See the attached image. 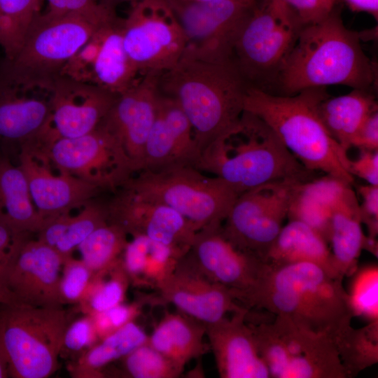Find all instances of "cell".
I'll use <instances>...</instances> for the list:
<instances>
[{"mask_svg": "<svg viewBox=\"0 0 378 378\" xmlns=\"http://www.w3.org/2000/svg\"><path fill=\"white\" fill-rule=\"evenodd\" d=\"M342 280L313 263L267 265L258 285L241 303L247 309L261 308L286 316L334 341L354 317Z\"/></svg>", "mask_w": 378, "mask_h": 378, "instance_id": "cell-1", "label": "cell"}, {"mask_svg": "<svg viewBox=\"0 0 378 378\" xmlns=\"http://www.w3.org/2000/svg\"><path fill=\"white\" fill-rule=\"evenodd\" d=\"M248 87L233 57L189 52L159 78L160 93L173 98L188 117L200 155L239 118Z\"/></svg>", "mask_w": 378, "mask_h": 378, "instance_id": "cell-2", "label": "cell"}, {"mask_svg": "<svg viewBox=\"0 0 378 378\" xmlns=\"http://www.w3.org/2000/svg\"><path fill=\"white\" fill-rule=\"evenodd\" d=\"M194 167L221 178L239 195L267 183L314 178L263 120L244 110L201 152Z\"/></svg>", "mask_w": 378, "mask_h": 378, "instance_id": "cell-3", "label": "cell"}, {"mask_svg": "<svg viewBox=\"0 0 378 378\" xmlns=\"http://www.w3.org/2000/svg\"><path fill=\"white\" fill-rule=\"evenodd\" d=\"M360 39L335 8L321 20L303 25L276 76L284 95L330 85L370 90L375 68Z\"/></svg>", "mask_w": 378, "mask_h": 378, "instance_id": "cell-4", "label": "cell"}, {"mask_svg": "<svg viewBox=\"0 0 378 378\" xmlns=\"http://www.w3.org/2000/svg\"><path fill=\"white\" fill-rule=\"evenodd\" d=\"M325 88H309L293 95H276L248 87L244 110L263 120L289 152L308 170L321 172L349 184L347 152L332 138L318 112Z\"/></svg>", "mask_w": 378, "mask_h": 378, "instance_id": "cell-5", "label": "cell"}, {"mask_svg": "<svg viewBox=\"0 0 378 378\" xmlns=\"http://www.w3.org/2000/svg\"><path fill=\"white\" fill-rule=\"evenodd\" d=\"M68 326L63 307L0 304V344L9 377L47 378L57 369Z\"/></svg>", "mask_w": 378, "mask_h": 378, "instance_id": "cell-6", "label": "cell"}, {"mask_svg": "<svg viewBox=\"0 0 378 378\" xmlns=\"http://www.w3.org/2000/svg\"><path fill=\"white\" fill-rule=\"evenodd\" d=\"M121 187L174 209L197 229L223 223L239 195L223 180L192 166L140 171Z\"/></svg>", "mask_w": 378, "mask_h": 378, "instance_id": "cell-7", "label": "cell"}, {"mask_svg": "<svg viewBox=\"0 0 378 378\" xmlns=\"http://www.w3.org/2000/svg\"><path fill=\"white\" fill-rule=\"evenodd\" d=\"M260 356L273 378H348L333 341L286 316L272 321L246 316Z\"/></svg>", "mask_w": 378, "mask_h": 378, "instance_id": "cell-8", "label": "cell"}, {"mask_svg": "<svg viewBox=\"0 0 378 378\" xmlns=\"http://www.w3.org/2000/svg\"><path fill=\"white\" fill-rule=\"evenodd\" d=\"M109 20L99 21L80 13H40L18 53L10 60L1 59L0 68L15 77L52 82L96 30Z\"/></svg>", "mask_w": 378, "mask_h": 378, "instance_id": "cell-9", "label": "cell"}, {"mask_svg": "<svg viewBox=\"0 0 378 378\" xmlns=\"http://www.w3.org/2000/svg\"><path fill=\"white\" fill-rule=\"evenodd\" d=\"M303 24L277 0L255 3L241 23L234 39L232 57L250 87L276 77Z\"/></svg>", "mask_w": 378, "mask_h": 378, "instance_id": "cell-10", "label": "cell"}, {"mask_svg": "<svg viewBox=\"0 0 378 378\" xmlns=\"http://www.w3.org/2000/svg\"><path fill=\"white\" fill-rule=\"evenodd\" d=\"M40 148L30 151L43 163L51 162L60 173L99 189L122 187L136 173L118 139L102 122L86 134L59 139Z\"/></svg>", "mask_w": 378, "mask_h": 378, "instance_id": "cell-11", "label": "cell"}, {"mask_svg": "<svg viewBox=\"0 0 378 378\" xmlns=\"http://www.w3.org/2000/svg\"><path fill=\"white\" fill-rule=\"evenodd\" d=\"M125 49L141 75L161 74L179 61L186 48L181 25L167 0H138L122 19Z\"/></svg>", "mask_w": 378, "mask_h": 378, "instance_id": "cell-12", "label": "cell"}, {"mask_svg": "<svg viewBox=\"0 0 378 378\" xmlns=\"http://www.w3.org/2000/svg\"><path fill=\"white\" fill-rule=\"evenodd\" d=\"M298 183H270L239 195L222 223L224 236L237 248L264 261L288 217Z\"/></svg>", "mask_w": 378, "mask_h": 378, "instance_id": "cell-13", "label": "cell"}, {"mask_svg": "<svg viewBox=\"0 0 378 378\" xmlns=\"http://www.w3.org/2000/svg\"><path fill=\"white\" fill-rule=\"evenodd\" d=\"M183 30L184 52L232 57L237 31L255 4L239 0H167Z\"/></svg>", "mask_w": 378, "mask_h": 378, "instance_id": "cell-14", "label": "cell"}, {"mask_svg": "<svg viewBox=\"0 0 378 378\" xmlns=\"http://www.w3.org/2000/svg\"><path fill=\"white\" fill-rule=\"evenodd\" d=\"M118 96L97 85L58 76L53 83L48 118L31 146L40 148L59 139L92 132L106 117Z\"/></svg>", "mask_w": 378, "mask_h": 378, "instance_id": "cell-15", "label": "cell"}, {"mask_svg": "<svg viewBox=\"0 0 378 378\" xmlns=\"http://www.w3.org/2000/svg\"><path fill=\"white\" fill-rule=\"evenodd\" d=\"M221 226L212 224L199 230L182 259L208 279L230 290L239 302L258 285L267 265L231 243Z\"/></svg>", "mask_w": 378, "mask_h": 378, "instance_id": "cell-16", "label": "cell"}, {"mask_svg": "<svg viewBox=\"0 0 378 378\" xmlns=\"http://www.w3.org/2000/svg\"><path fill=\"white\" fill-rule=\"evenodd\" d=\"M22 233L3 281L17 303L62 307L59 285L64 260L57 250Z\"/></svg>", "mask_w": 378, "mask_h": 378, "instance_id": "cell-17", "label": "cell"}, {"mask_svg": "<svg viewBox=\"0 0 378 378\" xmlns=\"http://www.w3.org/2000/svg\"><path fill=\"white\" fill-rule=\"evenodd\" d=\"M107 207L108 222L119 225L127 234L146 237L183 255L197 232L189 220L171 207L143 200L125 188Z\"/></svg>", "mask_w": 378, "mask_h": 378, "instance_id": "cell-18", "label": "cell"}, {"mask_svg": "<svg viewBox=\"0 0 378 378\" xmlns=\"http://www.w3.org/2000/svg\"><path fill=\"white\" fill-rule=\"evenodd\" d=\"M160 74L148 73L119 94L102 123L115 136L136 173L142 169L146 142L155 120Z\"/></svg>", "mask_w": 378, "mask_h": 378, "instance_id": "cell-19", "label": "cell"}, {"mask_svg": "<svg viewBox=\"0 0 378 378\" xmlns=\"http://www.w3.org/2000/svg\"><path fill=\"white\" fill-rule=\"evenodd\" d=\"M53 83L17 78L0 69V140L23 144L36 139L49 115Z\"/></svg>", "mask_w": 378, "mask_h": 378, "instance_id": "cell-20", "label": "cell"}, {"mask_svg": "<svg viewBox=\"0 0 378 378\" xmlns=\"http://www.w3.org/2000/svg\"><path fill=\"white\" fill-rule=\"evenodd\" d=\"M160 303H170L178 312L204 324L214 323L244 307L227 288L211 281L185 262L178 260L173 273L156 288Z\"/></svg>", "mask_w": 378, "mask_h": 378, "instance_id": "cell-21", "label": "cell"}, {"mask_svg": "<svg viewBox=\"0 0 378 378\" xmlns=\"http://www.w3.org/2000/svg\"><path fill=\"white\" fill-rule=\"evenodd\" d=\"M199 156L188 117L173 98L160 93L156 116L146 142L141 171L194 167Z\"/></svg>", "mask_w": 378, "mask_h": 378, "instance_id": "cell-22", "label": "cell"}, {"mask_svg": "<svg viewBox=\"0 0 378 378\" xmlns=\"http://www.w3.org/2000/svg\"><path fill=\"white\" fill-rule=\"evenodd\" d=\"M244 307L209 324L206 336L221 378H270L260 356Z\"/></svg>", "mask_w": 378, "mask_h": 378, "instance_id": "cell-23", "label": "cell"}, {"mask_svg": "<svg viewBox=\"0 0 378 378\" xmlns=\"http://www.w3.org/2000/svg\"><path fill=\"white\" fill-rule=\"evenodd\" d=\"M20 168L27 181L32 202L45 220L84 206L99 188L86 181L66 174L55 176L47 164H41L24 147L21 146Z\"/></svg>", "mask_w": 378, "mask_h": 378, "instance_id": "cell-24", "label": "cell"}, {"mask_svg": "<svg viewBox=\"0 0 378 378\" xmlns=\"http://www.w3.org/2000/svg\"><path fill=\"white\" fill-rule=\"evenodd\" d=\"M270 267L309 262L320 266L335 277L338 273L328 242L312 227L297 220H288L272 244L264 260Z\"/></svg>", "mask_w": 378, "mask_h": 378, "instance_id": "cell-25", "label": "cell"}, {"mask_svg": "<svg viewBox=\"0 0 378 378\" xmlns=\"http://www.w3.org/2000/svg\"><path fill=\"white\" fill-rule=\"evenodd\" d=\"M358 206V199L350 186L331 214L328 242L331 244L335 266L343 278L351 276L357 269L358 258L367 240L362 230Z\"/></svg>", "mask_w": 378, "mask_h": 378, "instance_id": "cell-26", "label": "cell"}, {"mask_svg": "<svg viewBox=\"0 0 378 378\" xmlns=\"http://www.w3.org/2000/svg\"><path fill=\"white\" fill-rule=\"evenodd\" d=\"M205 324L180 312L166 313L148 335V344L177 365L185 368L191 360L210 350L204 341Z\"/></svg>", "mask_w": 378, "mask_h": 378, "instance_id": "cell-27", "label": "cell"}, {"mask_svg": "<svg viewBox=\"0 0 378 378\" xmlns=\"http://www.w3.org/2000/svg\"><path fill=\"white\" fill-rule=\"evenodd\" d=\"M345 188L343 181L328 174L297 184L287 218L312 227L328 243L331 214Z\"/></svg>", "mask_w": 378, "mask_h": 378, "instance_id": "cell-28", "label": "cell"}, {"mask_svg": "<svg viewBox=\"0 0 378 378\" xmlns=\"http://www.w3.org/2000/svg\"><path fill=\"white\" fill-rule=\"evenodd\" d=\"M141 74L127 53L122 19L113 18L103 27L101 46L94 62L92 84L119 95L132 87Z\"/></svg>", "mask_w": 378, "mask_h": 378, "instance_id": "cell-29", "label": "cell"}, {"mask_svg": "<svg viewBox=\"0 0 378 378\" xmlns=\"http://www.w3.org/2000/svg\"><path fill=\"white\" fill-rule=\"evenodd\" d=\"M183 256L169 246L136 235L127 241L121 262L134 285L156 289L173 273Z\"/></svg>", "mask_w": 378, "mask_h": 378, "instance_id": "cell-30", "label": "cell"}, {"mask_svg": "<svg viewBox=\"0 0 378 378\" xmlns=\"http://www.w3.org/2000/svg\"><path fill=\"white\" fill-rule=\"evenodd\" d=\"M375 97L369 90L353 89L338 97L326 94L318 103V112L332 138L346 152L365 118L377 110Z\"/></svg>", "mask_w": 378, "mask_h": 378, "instance_id": "cell-31", "label": "cell"}, {"mask_svg": "<svg viewBox=\"0 0 378 378\" xmlns=\"http://www.w3.org/2000/svg\"><path fill=\"white\" fill-rule=\"evenodd\" d=\"M0 222L17 233H36L44 223L23 172L6 159H0Z\"/></svg>", "mask_w": 378, "mask_h": 378, "instance_id": "cell-32", "label": "cell"}, {"mask_svg": "<svg viewBox=\"0 0 378 378\" xmlns=\"http://www.w3.org/2000/svg\"><path fill=\"white\" fill-rule=\"evenodd\" d=\"M148 335L134 321L104 337L83 354L71 370L74 377H103L102 370L148 342Z\"/></svg>", "mask_w": 378, "mask_h": 378, "instance_id": "cell-33", "label": "cell"}, {"mask_svg": "<svg viewBox=\"0 0 378 378\" xmlns=\"http://www.w3.org/2000/svg\"><path fill=\"white\" fill-rule=\"evenodd\" d=\"M348 377L378 362V321L360 328L351 326L333 341Z\"/></svg>", "mask_w": 378, "mask_h": 378, "instance_id": "cell-34", "label": "cell"}, {"mask_svg": "<svg viewBox=\"0 0 378 378\" xmlns=\"http://www.w3.org/2000/svg\"><path fill=\"white\" fill-rule=\"evenodd\" d=\"M40 13V0H0V46L4 59L16 56Z\"/></svg>", "mask_w": 378, "mask_h": 378, "instance_id": "cell-35", "label": "cell"}, {"mask_svg": "<svg viewBox=\"0 0 378 378\" xmlns=\"http://www.w3.org/2000/svg\"><path fill=\"white\" fill-rule=\"evenodd\" d=\"M127 234L119 225L108 222L93 231L78 246L80 260L94 274L102 273L120 259Z\"/></svg>", "mask_w": 378, "mask_h": 378, "instance_id": "cell-36", "label": "cell"}, {"mask_svg": "<svg viewBox=\"0 0 378 378\" xmlns=\"http://www.w3.org/2000/svg\"><path fill=\"white\" fill-rule=\"evenodd\" d=\"M130 282L120 258L108 270L94 274L79 302L82 310L92 316L122 303Z\"/></svg>", "mask_w": 378, "mask_h": 378, "instance_id": "cell-37", "label": "cell"}, {"mask_svg": "<svg viewBox=\"0 0 378 378\" xmlns=\"http://www.w3.org/2000/svg\"><path fill=\"white\" fill-rule=\"evenodd\" d=\"M121 360L125 374L133 378H176L184 370L148 342L136 348Z\"/></svg>", "mask_w": 378, "mask_h": 378, "instance_id": "cell-38", "label": "cell"}, {"mask_svg": "<svg viewBox=\"0 0 378 378\" xmlns=\"http://www.w3.org/2000/svg\"><path fill=\"white\" fill-rule=\"evenodd\" d=\"M349 304L354 316L368 322L378 321V267L370 264L358 268L351 275Z\"/></svg>", "mask_w": 378, "mask_h": 378, "instance_id": "cell-39", "label": "cell"}, {"mask_svg": "<svg viewBox=\"0 0 378 378\" xmlns=\"http://www.w3.org/2000/svg\"><path fill=\"white\" fill-rule=\"evenodd\" d=\"M108 222L107 205L102 206L90 201L78 214L71 216L64 236L55 248L64 262L93 231Z\"/></svg>", "mask_w": 378, "mask_h": 378, "instance_id": "cell-40", "label": "cell"}, {"mask_svg": "<svg viewBox=\"0 0 378 378\" xmlns=\"http://www.w3.org/2000/svg\"><path fill=\"white\" fill-rule=\"evenodd\" d=\"M94 274L81 260L71 256L64 262L59 285L61 302H79L90 284Z\"/></svg>", "mask_w": 378, "mask_h": 378, "instance_id": "cell-41", "label": "cell"}, {"mask_svg": "<svg viewBox=\"0 0 378 378\" xmlns=\"http://www.w3.org/2000/svg\"><path fill=\"white\" fill-rule=\"evenodd\" d=\"M147 303H158L157 298L144 296L132 304L122 302L109 309L91 316L94 327L99 340L111 334L116 330L134 321L139 316L143 305Z\"/></svg>", "mask_w": 378, "mask_h": 378, "instance_id": "cell-42", "label": "cell"}, {"mask_svg": "<svg viewBox=\"0 0 378 378\" xmlns=\"http://www.w3.org/2000/svg\"><path fill=\"white\" fill-rule=\"evenodd\" d=\"M106 23L100 26L90 39L64 64L60 71V76L92 84L93 67L101 46L103 27Z\"/></svg>", "mask_w": 378, "mask_h": 378, "instance_id": "cell-43", "label": "cell"}, {"mask_svg": "<svg viewBox=\"0 0 378 378\" xmlns=\"http://www.w3.org/2000/svg\"><path fill=\"white\" fill-rule=\"evenodd\" d=\"M91 316L87 315L68 324L63 337L61 353H77L90 349L97 339ZM60 353V354H61Z\"/></svg>", "mask_w": 378, "mask_h": 378, "instance_id": "cell-44", "label": "cell"}, {"mask_svg": "<svg viewBox=\"0 0 378 378\" xmlns=\"http://www.w3.org/2000/svg\"><path fill=\"white\" fill-rule=\"evenodd\" d=\"M50 15L80 13L99 21H107L117 16L102 7L98 0H47Z\"/></svg>", "mask_w": 378, "mask_h": 378, "instance_id": "cell-45", "label": "cell"}, {"mask_svg": "<svg viewBox=\"0 0 378 378\" xmlns=\"http://www.w3.org/2000/svg\"><path fill=\"white\" fill-rule=\"evenodd\" d=\"M294 13L303 25L314 23L328 16L337 0H277Z\"/></svg>", "mask_w": 378, "mask_h": 378, "instance_id": "cell-46", "label": "cell"}, {"mask_svg": "<svg viewBox=\"0 0 378 378\" xmlns=\"http://www.w3.org/2000/svg\"><path fill=\"white\" fill-rule=\"evenodd\" d=\"M358 193L362 202L359 204V215L360 221L368 229L367 237L372 240H377L378 234V186H360Z\"/></svg>", "mask_w": 378, "mask_h": 378, "instance_id": "cell-47", "label": "cell"}, {"mask_svg": "<svg viewBox=\"0 0 378 378\" xmlns=\"http://www.w3.org/2000/svg\"><path fill=\"white\" fill-rule=\"evenodd\" d=\"M349 172L368 184L378 186V150H361L358 158L349 160Z\"/></svg>", "mask_w": 378, "mask_h": 378, "instance_id": "cell-48", "label": "cell"}, {"mask_svg": "<svg viewBox=\"0 0 378 378\" xmlns=\"http://www.w3.org/2000/svg\"><path fill=\"white\" fill-rule=\"evenodd\" d=\"M351 147L377 150L378 109L372 111L363 121L352 139Z\"/></svg>", "mask_w": 378, "mask_h": 378, "instance_id": "cell-49", "label": "cell"}, {"mask_svg": "<svg viewBox=\"0 0 378 378\" xmlns=\"http://www.w3.org/2000/svg\"><path fill=\"white\" fill-rule=\"evenodd\" d=\"M71 217L69 213H66L46 219L42 227L36 232L37 239L55 248L64 236Z\"/></svg>", "mask_w": 378, "mask_h": 378, "instance_id": "cell-50", "label": "cell"}, {"mask_svg": "<svg viewBox=\"0 0 378 378\" xmlns=\"http://www.w3.org/2000/svg\"><path fill=\"white\" fill-rule=\"evenodd\" d=\"M21 233H17L0 222V287L13 256Z\"/></svg>", "mask_w": 378, "mask_h": 378, "instance_id": "cell-51", "label": "cell"}, {"mask_svg": "<svg viewBox=\"0 0 378 378\" xmlns=\"http://www.w3.org/2000/svg\"><path fill=\"white\" fill-rule=\"evenodd\" d=\"M345 1L353 10L367 12L377 19L378 0H345Z\"/></svg>", "mask_w": 378, "mask_h": 378, "instance_id": "cell-52", "label": "cell"}, {"mask_svg": "<svg viewBox=\"0 0 378 378\" xmlns=\"http://www.w3.org/2000/svg\"><path fill=\"white\" fill-rule=\"evenodd\" d=\"M138 0H98L99 4L109 12L115 13L116 8L124 3L130 4Z\"/></svg>", "mask_w": 378, "mask_h": 378, "instance_id": "cell-53", "label": "cell"}, {"mask_svg": "<svg viewBox=\"0 0 378 378\" xmlns=\"http://www.w3.org/2000/svg\"><path fill=\"white\" fill-rule=\"evenodd\" d=\"M9 377L8 363L5 353L0 344V378Z\"/></svg>", "mask_w": 378, "mask_h": 378, "instance_id": "cell-54", "label": "cell"}, {"mask_svg": "<svg viewBox=\"0 0 378 378\" xmlns=\"http://www.w3.org/2000/svg\"><path fill=\"white\" fill-rule=\"evenodd\" d=\"M15 302L12 295L4 288L0 287V304Z\"/></svg>", "mask_w": 378, "mask_h": 378, "instance_id": "cell-55", "label": "cell"}, {"mask_svg": "<svg viewBox=\"0 0 378 378\" xmlns=\"http://www.w3.org/2000/svg\"><path fill=\"white\" fill-rule=\"evenodd\" d=\"M239 1H242L248 4H254L255 3L256 0H239Z\"/></svg>", "mask_w": 378, "mask_h": 378, "instance_id": "cell-56", "label": "cell"}]
</instances>
